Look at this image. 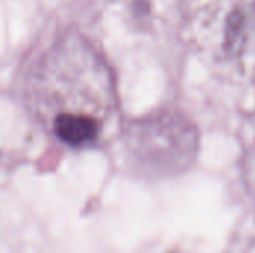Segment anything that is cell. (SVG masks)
Instances as JSON below:
<instances>
[{
    "label": "cell",
    "mask_w": 255,
    "mask_h": 253,
    "mask_svg": "<svg viewBox=\"0 0 255 253\" xmlns=\"http://www.w3.org/2000/svg\"><path fill=\"white\" fill-rule=\"evenodd\" d=\"M54 131L60 140L72 146L93 142L99 134V124L94 118L75 113H61L54 122Z\"/></svg>",
    "instance_id": "6da1fadb"
}]
</instances>
